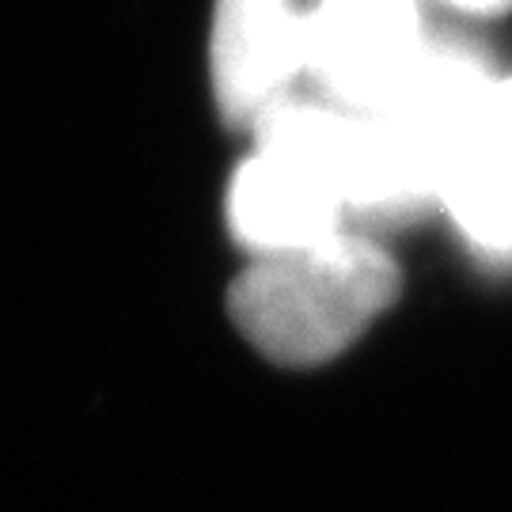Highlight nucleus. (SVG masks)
<instances>
[{
  "label": "nucleus",
  "mask_w": 512,
  "mask_h": 512,
  "mask_svg": "<svg viewBox=\"0 0 512 512\" xmlns=\"http://www.w3.org/2000/svg\"><path fill=\"white\" fill-rule=\"evenodd\" d=\"M399 293V266L353 228L311 247L258 255L232 285V319L281 365H319L349 349Z\"/></svg>",
  "instance_id": "nucleus-1"
},
{
  "label": "nucleus",
  "mask_w": 512,
  "mask_h": 512,
  "mask_svg": "<svg viewBox=\"0 0 512 512\" xmlns=\"http://www.w3.org/2000/svg\"><path fill=\"white\" fill-rule=\"evenodd\" d=\"M437 35L421 0H304L308 88L349 110L384 107Z\"/></svg>",
  "instance_id": "nucleus-2"
},
{
  "label": "nucleus",
  "mask_w": 512,
  "mask_h": 512,
  "mask_svg": "<svg viewBox=\"0 0 512 512\" xmlns=\"http://www.w3.org/2000/svg\"><path fill=\"white\" fill-rule=\"evenodd\" d=\"M205 69L220 118L251 133L285 99L308 92L304 0H213Z\"/></svg>",
  "instance_id": "nucleus-3"
},
{
  "label": "nucleus",
  "mask_w": 512,
  "mask_h": 512,
  "mask_svg": "<svg viewBox=\"0 0 512 512\" xmlns=\"http://www.w3.org/2000/svg\"><path fill=\"white\" fill-rule=\"evenodd\" d=\"M440 209L475 251L512 255V73H497L444 171Z\"/></svg>",
  "instance_id": "nucleus-4"
},
{
  "label": "nucleus",
  "mask_w": 512,
  "mask_h": 512,
  "mask_svg": "<svg viewBox=\"0 0 512 512\" xmlns=\"http://www.w3.org/2000/svg\"><path fill=\"white\" fill-rule=\"evenodd\" d=\"M228 224L258 258L338 236L349 228V217L315 171L255 145L228 186Z\"/></svg>",
  "instance_id": "nucleus-5"
},
{
  "label": "nucleus",
  "mask_w": 512,
  "mask_h": 512,
  "mask_svg": "<svg viewBox=\"0 0 512 512\" xmlns=\"http://www.w3.org/2000/svg\"><path fill=\"white\" fill-rule=\"evenodd\" d=\"M429 12H448L459 19H497L512 12V0H421Z\"/></svg>",
  "instance_id": "nucleus-6"
}]
</instances>
